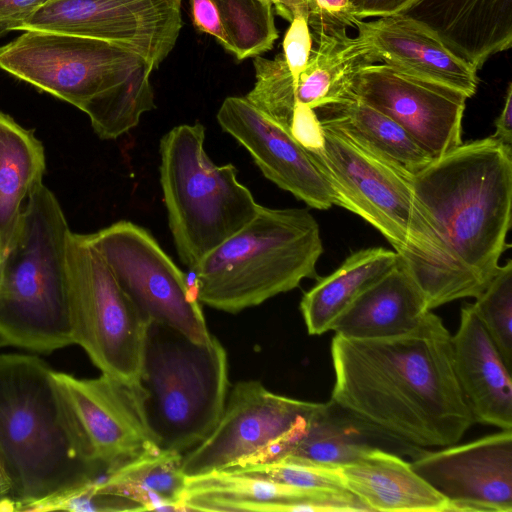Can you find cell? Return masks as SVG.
<instances>
[{
	"label": "cell",
	"mask_w": 512,
	"mask_h": 512,
	"mask_svg": "<svg viewBox=\"0 0 512 512\" xmlns=\"http://www.w3.org/2000/svg\"><path fill=\"white\" fill-rule=\"evenodd\" d=\"M86 236L149 322L173 327L197 343L211 341L197 290L148 230L120 220Z\"/></svg>",
	"instance_id": "obj_11"
},
{
	"label": "cell",
	"mask_w": 512,
	"mask_h": 512,
	"mask_svg": "<svg viewBox=\"0 0 512 512\" xmlns=\"http://www.w3.org/2000/svg\"><path fill=\"white\" fill-rule=\"evenodd\" d=\"M0 511H18L16 503L9 495L8 485L0 469Z\"/></svg>",
	"instance_id": "obj_38"
},
{
	"label": "cell",
	"mask_w": 512,
	"mask_h": 512,
	"mask_svg": "<svg viewBox=\"0 0 512 512\" xmlns=\"http://www.w3.org/2000/svg\"><path fill=\"white\" fill-rule=\"evenodd\" d=\"M44 147L33 132L0 111V260L14 244L29 195L42 183Z\"/></svg>",
	"instance_id": "obj_26"
},
{
	"label": "cell",
	"mask_w": 512,
	"mask_h": 512,
	"mask_svg": "<svg viewBox=\"0 0 512 512\" xmlns=\"http://www.w3.org/2000/svg\"><path fill=\"white\" fill-rule=\"evenodd\" d=\"M349 90L397 122L432 160L462 143L468 97L457 89L375 63L354 75Z\"/></svg>",
	"instance_id": "obj_15"
},
{
	"label": "cell",
	"mask_w": 512,
	"mask_h": 512,
	"mask_svg": "<svg viewBox=\"0 0 512 512\" xmlns=\"http://www.w3.org/2000/svg\"><path fill=\"white\" fill-rule=\"evenodd\" d=\"M193 24L238 60L259 56L278 38L271 0H190Z\"/></svg>",
	"instance_id": "obj_28"
},
{
	"label": "cell",
	"mask_w": 512,
	"mask_h": 512,
	"mask_svg": "<svg viewBox=\"0 0 512 512\" xmlns=\"http://www.w3.org/2000/svg\"><path fill=\"white\" fill-rule=\"evenodd\" d=\"M349 504L348 490H306L222 469L186 477L179 510L345 512Z\"/></svg>",
	"instance_id": "obj_19"
},
{
	"label": "cell",
	"mask_w": 512,
	"mask_h": 512,
	"mask_svg": "<svg viewBox=\"0 0 512 512\" xmlns=\"http://www.w3.org/2000/svg\"><path fill=\"white\" fill-rule=\"evenodd\" d=\"M321 125L322 147L310 152L334 190L335 205L377 229L419 285L435 264L437 244L411 175L344 131Z\"/></svg>",
	"instance_id": "obj_9"
},
{
	"label": "cell",
	"mask_w": 512,
	"mask_h": 512,
	"mask_svg": "<svg viewBox=\"0 0 512 512\" xmlns=\"http://www.w3.org/2000/svg\"><path fill=\"white\" fill-rule=\"evenodd\" d=\"M181 5L182 0H52L20 31H50L112 42L157 68L180 35Z\"/></svg>",
	"instance_id": "obj_13"
},
{
	"label": "cell",
	"mask_w": 512,
	"mask_h": 512,
	"mask_svg": "<svg viewBox=\"0 0 512 512\" xmlns=\"http://www.w3.org/2000/svg\"><path fill=\"white\" fill-rule=\"evenodd\" d=\"M380 63L359 33L313 41L306 67L293 79L282 53L274 59L253 57L256 82L245 96L261 112L289 130L293 110L301 104L314 110L348 97L349 85L362 68Z\"/></svg>",
	"instance_id": "obj_14"
},
{
	"label": "cell",
	"mask_w": 512,
	"mask_h": 512,
	"mask_svg": "<svg viewBox=\"0 0 512 512\" xmlns=\"http://www.w3.org/2000/svg\"><path fill=\"white\" fill-rule=\"evenodd\" d=\"M430 311L421 290L399 260L340 314L331 330L354 339L395 337L416 329Z\"/></svg>",
	"instance_id": "obj_24"
},
{
	"label": "cell",
	"mask_w": 512,
	"mask_h": 512,
	"mask_svg": "<svg viewBox=\"0 0 512 512\" xmlns=\"http://www.w3.org/2000/svg\"><path fill=\"white\" fill-rule=\"evenodd\" d=\"M412 469L448 502V512L512 511V430L429 451Z\"/></svg>",
	"instance_id": "obj_17"
},
{
	"label": "cell",
	"mask_w": 512,
	"mask_h": 512,
	"mask_svg": "<svg viewBox=\"0 0 512 512\" xmlns=\"http://www.w3.org/2000/svg\"><path fill=\"white\" fill-rule=\"evenodd\" d=\"M323 252L319 224L303 208H268L208 253L193 269L198 300L239 313L317 278Z\"/></svg>",
	"instance_id": "obj_6"
},
{
	"label": "cell",
	"mask_w": 512,
	"mask_h": 512,
	"mask_svg": "<svg viewBox=\"0 0 512 512\" xmlns=\"http://www.w3.org/2000/svg\"><path fill=\"white\" fill-rule=\"evenodd\" d=\"M370 511L448 512V502L395 453L376 449L338 468Z\"/></svg>",
	"instance_id": "obj_25"
},
{
	"label": "cell",
	"mask_w": 512,
	"mask_h": 512,
	"mask_svg": "<svg viewBox=\"0 0 512 512\" xmlns=\"http://www.w3.org/2000/svg\"><path fill=\"white\" fill-rule=\"evenodd\" d=\"M411 183L437 244L435 264L418 285L429 310L476 298L509 247L512 148L491 136L461 143Z\"/></svg>",
	"instance_id": "obj_2"
},
{
	"label": "cell",
	"mask_w": 512,
	"mask_h": 512,
	"mask_svg": "<svg viewBox=\"0 0 512 512\" xmlns=\"http://www.w3.org/2000/svg\"><path fill=\"white\" fill-rule=\"evenodd\" d=\"M225 469L300 489L322 491L348 490L338 468L326 467L291 456L232 466Z\"/></svg>",
	"instance_id": "obj_32"
},
{
	"label": "cell",
	"mask_w": 512,
	"mask_h": 512,
	"mask_svg": "<svg viewBox=\"0 0 512 512\" xmlns=\"http://www.w3.org/2000/svg\"><path fill=\"white\" fill-rule=\"evenodd\" d=\"M283 56L293 79L306 67L313 41L309 26L302 16L292 19L283 39Z\"/></svg>",
	"instance_id": "obj_34"
},
{
	"label": "cell",
	"mask_w": 512,
	"mask_h": 512,
	"mask_svg": "<svg viewBox=\"0 0 512 512\" xmlns=\"http://www.w3.org/2000/svg\"><path fill=\"white\" fill-rule=\"evenodd\" d=\"M495 132L491 136L503 145L512 148V83L509 82L503 108L496 118Z\"/></svg>",
	"instance_id": "obj_37"
},
{
	"label": "cell",
	"mask_w": 512,
	"mask_h": 512,
	"mask_svg": "<svg viewBox=\"0 0 512 512\" xmlns=\"http://www.w3.org/2000/svg\"><path fill=\"white\" fill-rule=\"evenodd\" d=\"M399 263L395 251L372 247L354 252L330 275L318 278L300 302L311 335L329 330L340 314L370 285Z\"/></svg>",
	"instance_id": "obj_27"
},
{
	"label": "cell",
	"mask_w": 512,
	"mask_h": 512,
	"mask_svg": "<svg viewBox=\"0 0 512 512\" xmlns=\"http://www.w3.org/2000/svg\"><path fill=\"white\" fill-rule=\"evenodd\" d=\"M472 304L482 325L500 352L505 364L512 366V261L498 267L486 288Z\"/></svg>",
	"instance_id": "obj_31"
},
{
	"label": "cell",
	"mask_w": 512,
	"mask_h": 512,
	"mask_svg": "<svg viewBox=\"0 0 512 512\" xmlns=\"http://www.w3.org/2000/svg\"><path fill=\"white\" fill-rule=\"evenodd\" d=\"M2 347H3V344H2V343H1V341H0V348H2Z\"/></svg>",
	"instance_id": "obj_40"
},
{
	"label": "cell",
	"mask_w": 512,
	"mask_h": 512,
	"mask_svg": "<svg viewBox=\"0 0 512 512\" xmlns=\"http://www.w3.org/2000/svg\"><path fill=\"white\" fill-rule=\"evenodd\" d=\"M356 29L379 62L463 92L477 89V69L456 55L436 34L399 13L362 20Z\"/></svg>",
	"instance_id": "obj_20"
},
{
	"label": "cell",
	"mask_w": 512,
	"mask_h": 512,
	"mask_svg": "<svg viewBox=\"0 0 512 512\" xmlns=\"http://www.w3.org/2000/svg\"><path fill=\"white\" fill-rule=\"evenodd\" d=\"M315 112L321 123L344 131L410 175L432 161L397 122L351 92L340 102L325 105Z\"/></svg>",
	"instance_id": "obj_29"
},
{
	"label": "cell",
	"mask_w": 512,
	"mask_h": 512,
	"mask_svg": "<svg viewBox=\"0 0 512 512\" xmlns=\"http://www.w3.org/2000/svg\"><path fill=\"white\" fill-rule=\"evenodd\" d=\"M52 0H0V38L19 30L40 8Z\"/></svg>",
	"instance_id": "obj_35"
},
{
	"label": "cell",
	"mask_w": 512,
	"mask_h": 512,
	"mask_svg": "<svg viewBox=\"0 0 512 512\" xmlns=\"http://www.w3.org/2000/svg\"><path fill=\"white\" fill-rule=\"evenodd\" d=\"M399 14L428 28L477 70L512 44V0H412Z\"/></svg>",
	"instance_id": "obj_22"
},
{
	"label": "cell",
	"mask_w": 512,
	"mask_h": 512,
	"mask_svg": "<svg viewBox=\"0 0 512 512\" xmlns=\"http://www.w3.org/2000/svg\"><path fill=\"white\" fill-rule=\"evenodd\" d=\"M276 13L291 22L302 16L310 29L312 41L347 34L361 22L350 0H271Z\"/></svg>",
	"instance_id": "obj_33"
},
{
	"label": "cell",
	"mask_w": 512,
	"mask_h": 512,
	"mask_svg": "<svg viewBox=\"0 0 512 512\" xmlns=\"http://www.w3.org/2000/svg\"><path fill=\"white\" fill-rule=\"evenodd\" d=\"M451 336L431 311L395 337L335 334L331 400L413 445H455L475 422L456 378Z\"/></svg>",
	"instance_id": "obj_1"
},
{
	"label": "cell",
	"mask_w": 512,
	"mask_h": 512,
	"mask_svg": "<svg viewBox=\"0 0 512 512\" xmlns=\"http://www.w3.org/2000/svg\"><path fill=\"white\" fill-rule=\"evenodd\" d=\"M182 460L183 453L155 448L103 475L95 489L133 500L143 511H180L186 481Z\"/></svg>",
	"instance_id": "obj_30"
},
{
	"label": "cell",
	"mask_w": 512,
	"mask_h": 512,
	"mask_svg": "<svg viewBox=\"0 0 512 512\" xmlns=\"http://www.w3.org/2000/svg\"><path fill=\"white\" fill-rule=\"evenodd\" d=\"M1 265H2V261L0 260V276H1Z\"/></svg>",
	"instance_id": "obj_39"
},
{
	"label": "cell",
	"mask_w": 512,
	"mask_h": 512,
	"mask_svg": "<svg viewBox=\"0 0 512 512\" xmlns=\"http://www.w3.org/2000/svg\"><path fill=\"white\" fill-rule=\"evenodd\" d=\"M71 230L55 194L29 195L13 246L2 260L0 341L37 354L73 345L66 281Z\"/></svg>",
	"instance_id": "obj_5"
},
{
	"label": "cell",
	"mask_w": 512,
	"mask_h": 512,
	"mask_svg": "<svg viewBox=\"0 0 512 512\" xmlns=\"http://www.w3.org/2000/svg\"><path fill=\"white\" fill-rule=\"evenodd\" d=\"M315 406L273 393L256 380L235 383L213 430L183 454L184 475L276 458L305 431Z\"/></svg>",
	"instance_id": "obj_12"
},
{
	"label": "cell",
	"mask_w": 512,
	"mask_h": 512,
	"mask_svg": "<svg viewBox=\"0 0 512 512\" xmlns=\"http://www.w3.org/2000/svg\"><path fill=\"white\" fill-rule=\"evenodd\" d=\"M216 118L268 180L312 208L335 205L334 190L311 152L245 96L227 97Z\"/></svg>",
	"instance_id": "obj_18"
},
{
	"label": "cell",
	"mask_w": 512,
	"mask_h": 512,
	"mask_svg": "<svg viewBox=\"0 0 512 512\" xmlns=\"http://www.w3.org/2000/svg\"><path fill=\"white\" fill-rule=\"evenodd\" d=\"M412 0H350L353 12L359 20L383 17L399 13Z\"/></svg>",
	"instance_id": "obj_36"
},
{
	"label": "cell",
	"mask_w": 512,
	"mask_h": 512,
	"mask_svg": "<svg viewBox=\"0 0 512 512\" xmlns=\"http://www.w3.org/2000/svg\"><path fill=\"white\" fill-rule=\"evenodd\" d=\"M205 127L182 124L161 139L160 183L181 262L193 269L258 213L251 191L231 164L216 165L204 148Z\"/></svg>",
	"instance_id": "obj_7"
},
{
	"label": "cell",
	"mask_w": 512,
	"mask_h": 512,
	"mask_svg": "<svg viewBox=\"0 0 512 512\" xmlns=\"http://www.w3.org/2000/svg\"><path fill=\"white\" fill-rule=\"evenodd\" d=\"M65 261L73 345L102 374L138 383L148 319L86 234L70 232Z\"/></svg>",
	"instance_id": "obj_10"
},
{
	"label": "cell",
	"mask_w": 512,
	"mask_h": 512,
	"mask_svg": "<svg viewBox=\"0 0 512 512\" xmlns=\"http://www.w3.org/2000/svg\"><path fill=\"white\" fill-rule=\"evenodd\" d=\"M154 68L118 44L64 33L23 31L0 46V69L83 111L103 140L128 133L156 108Z\"/></svg>",
	"instance_id": "obj_4"
},
{
	"label": "cell",
	"mask_w": 512,
	"mask_h": 512,
	"mask_svg": "<svg viewBox=\"0 0 512 512\" xmlns=\"http://www.w3.org/2000/svg\"><path fill=\"white\" fill-rule=\"evenodd\" d=\"M95 463L104 475L146 451L159 448L146 414V392L140 383L101 373L78 378L53 371Z\"/></svg>",
	"instance_id": "obj_16"
},
{
	"label": "cell",
	"mask_w": 512,
	"mask_h": 512,
	"mask_svg": "<svg viewBox=\"0 0 512 512\" xmlns=\"http://www.w3.org/2000/svg\"><path fill=\"white\" fill-rule=\"evenodd\" d=\"M53 371L37 355L0 353V469L18 511H48L104 475Z\"/></svg>",
	"instance_id": "obj_3"
},
{
	"label": "cell",
	"mask_w": 512,
	"mask_h": 512,
	"mask_svg": "<svg viewBox=\"0 0 512 512\" xmlns=\"http://www.w3.org/2000/svg\"><path fill=\"white\" fill-rule=\"evenodd\" d=\"M451 343L456 378L474 422L512 430L511 370L472 304L461 308Z\"/></svg>",
	"instance_id": "obj_21"
},
{
	"label": "cell",
	"mask_w": 512,
	"mask_h": 512,
	"mask_svg": "<svg viewBox=\"0 0 512 512\" xmlns=\"http://www.w3.org/2000/svg\"><path fill=\"white\" fill-rule=\"evenodd\" d=\"M139 383L159 448L185 453L203 441L223 412L227 352L213 335L197 343L173 327L149 322Z\"/></svg>",
	"instance_id": "obj_8"
},
{
	"label": "cell",
	"mask_w": 512,
	"mask_h": 512,
	"mask_svg": "<svg viewBox=\"0 0 512 512\" xmlns=\"http://www.w3.org/2000/svg\"><path fill=\"white\" fill-rule=\"evenodd\" d=\"M376 449L412 460L427 452L364 421L330 399L327 403H316L305 431L276 458L291 456L339 468Z\"/></svg>",
	"instance_id": "obj_23"
}]
</instances>
